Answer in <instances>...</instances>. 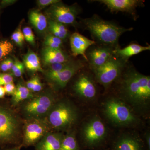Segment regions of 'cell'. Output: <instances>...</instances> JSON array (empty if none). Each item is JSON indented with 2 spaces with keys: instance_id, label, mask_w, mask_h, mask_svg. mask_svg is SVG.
Wrapping results in <instances>:
<instances>
[{
  "instance_id": "36",
  "label": "cell",
  "mask_w": 150,
  "mask_h": 150,
  "mask_svg": "<svg viewBox=\"0 0 150 150\" xmlns=\"http://www.w3.org/2000/svg\"><path fill=\"white\" fill-rule=\"evenodd\" d=\"M16 1H8V0H5V1H2L0 2V8L5 7L7 6L11 5L13 4Z\"/></svg>"
},
{
  "instance_id": "16",
  "label": "cell",
  "mask_w": 150,
  "mask_h": 150,
  "mask_svg": "<svg viewBox=\"0 0 150 150\" xmlns=\"http://www.w3.org/2000/svg\"><path fill=\"white\" fill-rule=\"evenodd\" d=\"M94 40H92L81 35L79 33H74L70 38V46L73 56L76 57L82 56L87 62L86 53L88 49L96 44Z\"/></svg>"
},
{
  "instance_id": "19",
  "label": "cell",
  "mask_w": 150,
  "mask_h": 150,
  "mask_svg": "<svg viewBox=\"0 0 150 150\" xmlns=\"http://www.w3.org/2000/svg\"><path fill=\"white\" fill-rule=\"evenodd\" d=\"M150 50V46H142L137 43H131L123 48H118L114 49L113 54L115 56L127 62L129 58L137 55L143 51Z\"/></svg>"
},
{
  "instance_id": "22",
  "label": "cell",
  "mask_w": 150,
  "mask_h": 150,
  "mask_svg": "<svg viewBox=\"0 0 150 150\" xmlns=\"http://www.w3.org/2000/svg\"><path fill=\"white\" fill-rule=\"evenodd\" d=\"M30 23L37 31L43 32L48 27L47 18L41 12L31 11L28 16Z\"/></svg>"
},
{
  "instance_id": "3",
  "label": "cell",
  "mask_w": 150,
  "mask_h": 150,
  "mask_svg": "<svg viewBox=\"0 0 150 150\" xmlns=\"http://www.w3.org/2000/svg\"><path fill=\"white\" fill-rule=\"evenodd\" d=\"M101 109L105 118L115 126L135 128L142 126L140 116L117 96H110L105 99Z\"/></svg>"
},
{
  "instance_id": "1",
  "label": "cell",
  "mask_w": 150,
  "mask_h": 150,
  "mask_svg": "<svg viewBox=\"0 0 150 150\" xmlns=\"http://www.w3.org/2000/svg\"><path fill=\"white\" fill-rule=\"evenodd\" d=\"M120 79L117 96L140 116L149 114L150 105V77L132 67L124 70Z\"/></svg>"
},
{
  "instance_id": "10",
  "label": "cell",
  "mask_w": 150,
  "mask_h": 150,
  "mask_svg": "<svg viewBox=\"0 0 150 150\" xmlns=\"http://www.w3.org/2000/svg\"><path fill=\"white\" fill-rule=\"evenodd\" d=\"M93 76L88 73H81L73 85L75 94L85 102H92L96 99L98 91Z\"/></svg>"
},
{
  "instance_id": "41",
  "label": "cell",
  "mask_w": 150,
  "mask_h": 150,
  "mask_svg": "<svg viewBox=\"0 0 150 150\" xmlns=\"http://www.w3.org/2000/svg\"><path fill=\"white\" fill-rule=\"evenodd\" d=\"M105 150V149H104V150Z\"/></svg>"
},
{
  "instance_id": "9",
  "label": "cell",
  "mask_w": 150,
  "mask_h": 150,
  "mask_svg": "<svg viewBox=\"0 0 150 150\" xmlns=\"http://www.w3.org/2000/svg\"><path fill=\"white\" fill-rule=\"evenodd\" d=\"M50 131L51 129L45 118L27 119L23 129L21 146H35Z\"/></svg>"
},
{
  "instance_id": "29",
  "label": "cell",
  "mask_w": 150,
  "mask_h": 150,
  "mask_svg": "<svg viewBox=\"0 0 150 150\" xmlns=\"http://www.w3.org/2000/svg\"><path fill=\"white\" fill-rule=\"evenodd\" d=\"M22 33L24 35L25 40L31 45H35V35L30 27L28 26L24 27L23 29Z\"/></svg>"
},
{
  "instance_id": "26",
  "label": "cell",
  "mask_w": 150,
  "mask_h": 150,
  "mask_svg": "<svg viewBox=\"0 0 150 150\" xmlns=\"http://www.w3.org/2000/svg\"><path fill=\"white\" fill-rule=\"evenodd\" d=\"M13 50L12 43L8 40L0 41V60L9 55Z\"/></svg>"
},
{
  "instance_id": "27",
  "label": "cell",
  "mask_w": 150,
  "mask_h": 150,
  "mask_svg": "<svg viewBox=\"0 0 150 150\" xmlns=\"http://www.w3.org/2000/svg\"><path fill=\"white\" fill-rule=\"evenodd\" d=\"M13 66L11 69L12 74L16 77H19L23 74L24 72L25 67L24 64L21 62L17 58H14Z\"/></svg>"
},
{
  "instance_id": "17",
  "label": "cell",
  "mask_w": 150,
  "mask_h": 150,
  "mask_svg": "<svg viewBox=\"0 0 150 150\" xmlns=\"http://www.w3.org/2000/svg\"><path fill=\"white\" fill-rule=\"evenodd\" d=\"M64 135L63 132L50 131L36 144L35 150H59Z\"/></svg>"
},
{
  "instance_id": "5",
  "label": "cell",
  "mask_w": 150,
  "mask_h": 150,
  "mask_svg": "<svg viewBox=\"0 0 150 150\" xmlns=\"http://www.w3.org/2000/svg\"><path fill=\"white\" fill-rule=\"evenodd\" d=\"M80 116L78 108L69 100L63 99L56 101L45 119L51 129L63 132L72 129Z\"/></svg>"
},
{
  "instance_id": "6",
  "label": "cell",
  "mask_w": 150,
  "mask_h": 150,
  "mask_svg": "<svg viewBox=\"0 0 150 150\" xmlns=\"http://www.w3.org/2000/svg\"><path fill=\"white\" fill-rule=\"evenodd\" d=\"M57 100L55 95L51 91L33 96L23 105V115L27 119H45Z\"/></svg>"
},
{
  "instance_id": "32",
  "label": "cell",
  "mask_w": 150,
  "mask_h": 150,
  "mask_svg": "<svg viewBox=\"0 0 150 150\" xmlns=\"http://www.w3.org/2000/svg\"><path fill=\"white\" fill-rule=\"evenodd\" d=\"M61 1L60 0H38L37 1V5L40 8H44L48 6Z\"/></svg>"
},
{
  "instance_id": "33",
  "label": "cell",
  "mask_w": 150,
  "mask_h": 150,
  "mask_svg": "<svg viewBox=\"0 0 150 150\" xmlns=\"http://www.w3.org/2000/svg\"><path fill=\"white\" fill-rule=\"evenodd\" d=\"M34 77V83L31 92H37L41 91L43 89V84L41 83L40 78L38 76H35Z\"/></svg>"
},
{
  "instance_id": "31",
  "label": "cell",
  "mask_w": 150,
  "mask_h": 150,
  "mask_svg": "<svg viewBox=\"0 0 150 150\" xmlns=\"http://www.w3.org/2000/svg\"><path fill=\"white\" fill-rule=\"evenodd\" d=\"M13 78L12 74L8 73L0 74V86H4L7 84L13 83Z\"/></svg>"
},
{
  "instance_id": "38",
  "label": "cell",
  "mask_w": 150,
  "mask_h": 150,
  "mask_svg": "<svg viewBox=\"0 0 150 150\" xmlns=\"http://www.w3.org/2000/svg\"><path fill=\"white\" fill-rule=\"evenodd\" d=\"M7 64L9 70H11L12 67L13 66L14 62L12 59H6Z\"/></svg>"
},
{
  "instance_id": "4",
  "label": "cell",
  "mask_w": 150,
  "mask_h": 150,
  "mask_svg": "<svg viewBox=\"0 0 150 150\" xmlns=\"http://www.w3.org/2000/svg\"><path fill=\"white\" fill-rule=\"evenodd\" d=\"M108 129L99 115L92 114L85 119L80 129V145L84 149L95 150L107 141Z\"/></svg>"
},
{
  "instance_id": "18",
  "label": "cell",
  "mask_w": 150,
  "mask_h": 150,
  "mask_svg": "<svg viewBox=\"0 0 150 150\" xmlns=\"http://www.w3.org/2000/svg\"><path fill=\"white\" fill-rule=\"evenodd\" d=\"M41 54L43 64L48 66L57 63H64L71 59L62 49L46 46L43 48Z\"/></svg>"
},
{
  "instance_id": "20",
  "label": "cell",
  "mask_w": 150,
  "mask_h": 150,
  "mask_svg": "<svg viewBox=\"0 0 150 150\" xmlns=\"http://www.w3.org/2000/svg\"><path fill=\"white\" fill-rule=\"evenodd\" d=\"M80 145L78 141L76 132L71 129L67 131L62 139L59 150H81Z\"/></svg>"
},
{
  "instance_id": "23",
  "label": "cell",
  "mask_w": 150,
  "mask_h": 150,
  "mask_svg": "<svg viewBox=\"0 0 150 150\" xmlns=\"http://www.w3.org/2000/svg\"><path fill=\"white\" fill-rule=\"evenodd\" d=\"M34 96L32 92L26 86L19 83L16 86V90L12 95L11 102L13 105H17L25 100H28Z\"/></svg>"
},
{
  "instance_id": "37",
  "label": "cell",
  "mask_w": 150,
  "mask_h": 150,
  "mask_svg": "<svg viewBox=\"0 0 150 150\" xmlns=\"http://www.w3.org/2000/svg\"><path fill=\"white\" fill-rule=\"evenodd\" d=\"M0 69L3 72H6L9 71L8 67L6 60H4L1 63V64H0Z\"/></svg>"
},
{
  "instance_id": "15",
  "label": "cell",
  "mask_w": 150,
  "mask_h": 150,
  "mask_svg": "<svg viewBox=\"0 0 150 150\" xmlns=\"http://www.w3.org/2000/svg\"><path fill=\"white\" fill-rule=\"evenodd\" d=\"M114 49L108 46H100L93 47L86 52V56L92 70L104 65L113 55Z\"/></svg>"
},
{
  "instance_id": "39",
  "label": "cell",
  "mask_w": 150,
  "mask_h": 150,
  "mask_svg": "<svg viewBox=\"0 0 150 150\" xmlns=\"http://www.w3.org/2000/svg\"><path fill=\"white\" fill-rule=\"evenodd\" d=\"M6 94L4 88L3 86H0V98H3Z\"/></svg>"
},
{
  "instance_id": "24",
  "label": "cell",
  "mask_w": 150,
  "mask_h": 150,
  "mask_svg": "<svg viewBox=\"0 0 150 150\" xmlns=\"http://www.w3.org/2000/svg\"><path fill=\"white\" fill-rule=\"evenodd\" d=\"M48 22V27L50 34L59 38L62 40L67 38L69 32L64 25L50 20Z\"/></svg>"
},
{
  "instance_id": "35",
  "label": "cell",
  "mask_w": 150,
  "mask_h": 150,
  "mask_svg": "<svg viewBox=\"0 0 150 150\" xmlns=\"http://www.w3.org/2000/svg\"><path fill=\"white\" fill-rule=\"evenodd\" d=\"M144 139L145 140L144 142L146 145L147 150H150V133L149 131H147L145 133Z\"/></svg>"
},
{
  "instance_id": "8",
  "label": "cell",
  "mask_w": 150,
  "mask_h": 150,
  "mask_svg": "<svg viewBox=\"0 0 150 150\" xmlns=\"http://www.w3.org/2000/svg\"><path fill=\"white\" fill-rule=\"evenodd\" d=\"M20 123L11 110L0 106V144L14 142L19 131Z\"/></svg>"
},
{
  "instance_id": "11",
  "label": "cell",
  "mask_w": 150,
  "mask_h": 150,
  "mask_svg": "<svg viewBox=\"0 0 150 150\" xmlns=\"http://www.w3.org/2000/svg\"><path fill=\"white\" fill-rule=\"evenodd\" d=\"M79 9L76 6H68L62 2L50 6L46 13L49 20L64 25H75Z\"/></svg>"
},
{
  "instance_id": "7",
  "label": "cell",
  "mask_w": 150,
  "mask_h": 150,
  "mask_svg": "<svg viewBox=\"0 0 150 150\" xmlns=\"http://www.w3.org/2000/svg\"><path fill=\"white\" fill-rule=\"evenodd\" d=\"M126 63L113 54L104 65L92 70L94 78L105 88H109L121 76Z\"/></svg>"
},
{
  "instance_id": "28",
  "label": "cell",
  "mask_w": 150,
  "mask_h": 150,
  "mask_svg": "<svg viewBox=\"0 0 150 150\" xmlns=\"http://www.w3.org/2000/svg\"><path fill=\"white\" fill-rule=\"evenodd\" d=\"M72 61V59H71L69 61L64 63H57L49 65L48 66V69L45 72L48 73H56L68 67Z\"/></svg>"
},
{
  "instance_id": "14",
  "label": "cell",
  "mask_w": 150,
  "mask_h": 150,
  "mask_svg": "<svg viewBox=\"0 0 150 150\" xmlns=\"http://www.w3.org/2000/svg\"><path fill=\"white\" fill-rule=\"evenodd\" d=\"M94 1L103 4L112 12H122L136 16V9L144 5L142 0H97Z\"/></svg>"
},
{
  "instance_id": "30",
  "label": "cell",
  "mask_w": 150,
  "mask_h": 150,
  "mask_svg": "<svg viewBox=\"0 0 150 150\" xmlns=\"http://www.w3.org/2000/svg\"><path fill=\"white\" fill-rule=\"evenodd\" d=\"M11 39L17 45L21 46L24 41V35L20 29H16L11 35Z\"/></svg>"
},
{
  "instance_id": "40",
  "label": "cell",
  "mask_w": 150,
  "mask_h": 150,
  "mask_svg": "<svg viewBox=\"0 0 150 150\" xmlns=\"http://www.w3.org/2000/svg\"><path fill=\"white\" fill-rule=\"evenodd\" d=\"M21 148V146L14 147L10 148V149H7L5 150H20Z\"/></svg>"
},
{
  "instance_id": "21",
  "label": "cell",
  "mask_w": 150,
  "mask_h": 150,
  "mask_svg": "<svg viewBox=\"0 0 150 150\" xmlns=\"http://www.w3.org/2000/svg\"><path fill=\"white\" fill-rule=\"evenodd\" d=\"M23 63L25 68L30 71L44 72V71L41 67L39 57L32 50H29L23 56Z\"/></svg>"
},
{
  "instance_id": "34",
  "label": "cell",
  "mask_w": 150,
  "mask_h": 150,
  "mask_svg": "<svg viewBox=\"0 0 150 150\" xmlns=\"http://www.w3.org/2000/svg\"><path fill=\"white\" fill-rule=\"evenodd\" d=\"M6 94L12 96L16 90V86L13 83H11L4 86Z\"/></svg>"
},
{
  "instance_id": "13",
  "label": "cell",
  "mask_w": 150,
  "mask_h": 150,
  "mask_svg": "<svg viewBox=\"0 0 150 150\" xmlns=\"http://www.w3.org/2000/svg\"><path fill=\"white\" fill-rule=\"evenodd\" d=\"M144 140L135 133H123L112 142L110 150H146Z\"/></svg>"
},
{
  "instance_id": "25",
  "label": "cell",
  "mask_w": 150,
  "mask_h": 150,
  "mask_svg": "<svg viewBox=\"0 0 150 150\" xmlns=\"http://www.w3.org/2000/svg\"><path fill=\"white\" fill-rule=\"evenodd\" d=\"M44 44L46 47L61 49L63 45V40L52 34H49L45 38Z\"/></svg>"
},
{
  "instance_id": "42",
  "label": "cell",
  "mask_w": 150,
  "mask_h": 150,
  "mask_svg": "<svg viewBox=\"0 0 150 150\" xmlns=\"http://www.w3.org/2000/svg\"></svg>"
},
{
  "instance_id": "2",
  "label": "cell",
  "mask_w": 150,
  "mask_h": 150,
  "mask_svg": "<svg viewBox=\"0 0 150 150\" xmlns=\"http://www.w3.org/2000/svg\"><path fill=\"white\" fill-rule=\"evenodd\" d=\"M85 28L102 46L115 49L118 46V40L122 34L132 31L133 28H126L112 22L100 18L97 15L83 20Z\"/></svg>"
},
{
  "instance_id": "12",
  "label": "cell",
  "mask_w": 150,
  "mask_h": 150,
  "mask_svg": "<svg viewBox=\"0 0 150 150\" xmlns=\"http://www.w3.org/2000/svg\"><path fill=\"white\" fill-rule=\"evenodd\" d=\"M84 67V65L81 61L73 60L68 67L60 71L44 73L48 82L55 90H58L65 88L71 79Z\"/></svg>"
}]
</instances>
